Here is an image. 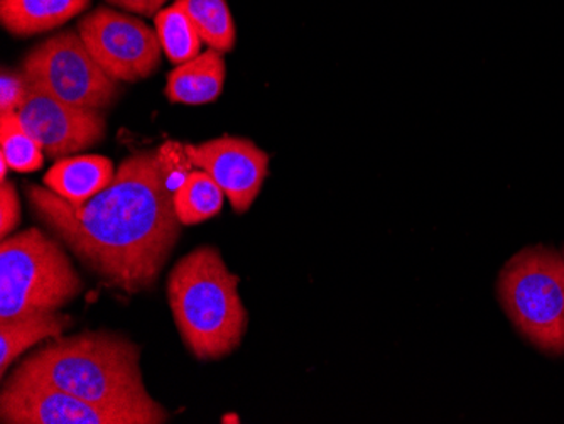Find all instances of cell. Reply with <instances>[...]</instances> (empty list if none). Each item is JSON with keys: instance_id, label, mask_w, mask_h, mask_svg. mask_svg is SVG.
<instances>
[{"instance_id": "cell-1", "label": "cell", "mask_w": 564, "mask_h": 424, "mask_svg": "<svg viewBox=\"0 0 564 424\" xmlns=\"http://www.w3.org/2000/svg\"><path fill=\"white\" fill-rule=\"evenodd\" d=\"M24 192L34 217L101 281L127 294L156 284L182 233L158 149L126 157L113 182L80 207L43 186Z\"/></svg>"}, {"instance_id": "cell-2", "label": "cell", "mask_w": 564, "mask_h": 424, "mask_svg": "<svg viewBox=\"0 0 564 424\" xmlns=\"http://www.w3.org/2000/svg\"><path fill=\"white\" fill-rule=\"evenodd\" d=\"M141 348L112 331L59 337L25 357L18 372L104 406L160 410L142 381Z\"/></svg>"}, {"instance_id": "cell-3", "label": "cell", "mask_w": 564, "mask_h": 424, "mask_svg": "<svg viewBox=\"0 0 564 424\" xmlns=\"http://www.w3.org/2000/svg\"><path fill=\"white\" fill-rule=\"evenodd\" d=\"M239 284L214 246L198 247L171 269L167 302L183 344L196 359L220 360L242 345L249 315Z\"/></svg>"}, {"instance_id": "cell-4", "label": "cell", "mask_w": 564, "mask_h": 424, "mask_svg": "<svg viewBox=\"0 0 564 424\" xmlns=\"http://www.w3.org/2000/svg\"><path fill=\"white\" fill-rule=\"evenodd\" d=\"M497 294L516 330L550 356H564V261L553 247L529 246L500 269Z\"/></svg>"}, {"instance_id": "cell-5", "label": "cell", "mask_w": 564, "mask_h": 424, "mask_svg": "<svg viewBox=\"0 0 564 424\" xmlns=\"http://www.w3.org/2000/svg\"><path fill=\"white\" fill-rule=\"evenodd\" d=\"M84 286L62 243L43 230L31 227L2 239L0 319L63 308Z\"/></svg>"}, {"instance_id": "cell-6", "label": "cell", "mask_w": 564, "mask_h": 424, "mask_svg": "<svg viewBox=\"0 0 564 424\" xmlns=\"http://www.w3.org/2000/svg\"><path fill=\"white\" fill-rule=\"evenodd\" d=\"M31 87L69 106L106 112L119 100V81L95 62L76 30H65L31 50L22 59Z\"/></svg>"}, {"instance_id": "cell-7", "label": "cell", "mask_w": 564, "mask_h": 424, "mask_svg": "<svg viewBox=\"0 0 564 424\" xmlns=\"http://www.w3.org/2000/svg\"><path fill=\"white\" fill-rule=\"evenodd\" d=\"M0 421L6 424H163L164 407L104 406L14 372L0 392Z\"/></svg>"}, {"instance_id": "cell-8", "label": "cell", "mask_w": 564, "mask_h": 424, "mask_svg": "<svg viewBox=\"0 0 564 424\" xmlns=\"http://www.w3.org/2000/svg\"><path fill=\"white\" fill-rule=\"evenodd\" d=\"M76 31L98 66L119 84H138L161 68L156 28L135 15L100 6L78 21Z\"/></svg>"}, {"instance_id": "cell-9", "label": "cell", "mask_w": 564, "mask_h": 424, "mask_svg": "<svg viewBox=\"0 0 564 424\" xmlns=\"http://www.w3.org/2000/svg\"><path fill=\"white\" fill-rule=\"evenodd\" d=\"M18 117L22 128L40 142L51 160L75 156L95 148L107 134L106 113L69 106L31 85Z\"/></svg>"}, {"instance_id": "cell-10", "label": "cell", "mask_w": 564, "mask_h": 424, "mask_svg": "<svg viewBox=\"0 0 564 424\" xmlns=\"http://www.w3.org/2000/svg\"><path fill=\"white\" fill-rule=\"evenodd\" d=\"M193 166L207 171L236 214H246L269 176V154L249 139L221 135L203 144H185Z\"/></svg>"}, {"instance_id": "cell-11", "label": "cell", "mask_w": 564, "mask_h": 424, "mask_svg": "<svg viewBox=\"0 0 564 424\" xmlns=\"http://www.w3.org/2000/svg\"><path fill=\"white\" fill-rule=\"evenodd\" d=\"M112 161L98 154L68 156L51 166L44 176V186L62 196L68 204H87L88 199L106 189L116 178Z\"/></svg>"}, {"instance_id": "cell-12", "label": "cell", "mask_w": 564, "mask_h": 424, "mask_svg": "<svg viewBox=\"0 0 564 424\" xmlns=\"http://www.w3.org/2000/svg\"><path fill=\"white\" fill-rule=\"evenodd\" d=\"M227 65L224 53L208 47L207 52L177 65L167 73L166 94L171 104L203 106L217 100L224 90Z\"/></svg>"}, {"instance_id": "cell-13", "label": "cell", "mask_w": 564, "mask_h": 424, "mask_svg": "<svg viewBox=\"0 0 564 424\" xmlns=\"http://www.w3.org/2000/svg\"><path fill=\"white\" fill-rule=\"evenodd\" d=\"M90 4L91 0H0V22L12 36H36L65 26Z\"/></svg>"}, {"instance_id": "cell-14", "label": "cell", "mask_w": 564, "mask_h": 424, "mask_svg": "<svg viewBox=\"0 0 564 424\" xmlns=\"http://www.w3.org/2000/svg\"><path fill=\"white\" fill-rule=\"evenodd\" d=\"M73 319L58 309L28 312L0 319V373L4 376L19 356L47 338H59Z\"/></svg>"}, {"instance_id": "cell-15", "label": "cell", "mask_w": 564, "mask_h": 424, "mask_svg": "<svg viewBox=\"0 0 564 424\" xmlns=\"http://www.w3.org/2000/svg\"><path fill=\"white\" fill-rule=\"evenodd\" d=\"M154 28L164 55L173 65H183L202 55L203 41L195 22L177 2L158 12Z\"/></svg>"}, {"instance_id": "cell-16", "label": "cell", "mask_w": 564, "mask_h": 424, "mask_svg": "<svg viewBox=\"0 0 564 424\" xmlns=\"http://www.w3.org/2000/svg\"><path fill=\"white\" fill-rule=\"evenodd\" d=\"M224 196L207 171H192L185 185L173 195L174 210L183 226H198L220 214Z\"/></svg>"}, {"instance_id": "cell-17", "label": "cell", "mask_w": 564, "mask_h": 424, "mask_svg": "<svg viewBox=\"0 0 564 424\" xmlns=\"http://www.w3.org/2000/svg\"><path fill=\"white\" fill-rule=\"evenodd\" d=\"M195 22L203 44L220 53L236 47L237 30L227 0H176Z\"/></svg>"}, {"instance_id": "cell-18", "label": "cell", "mask_w": 564, "mask_h": 424, "mask_svg": "<svg viewBox=\"0 0 564 424\" xmlns=\"http://www.w3.org/2000/svg\"><path fill=\"white\" fill-rule=\"evenodd\" d=\"M0 156L18 173H33L43 167V148L22 128L18 113L0 116Z\"/></svg>"}, {"instance_id": "cell-19", "label": "cell", "mask_w": 564, "mask_h": 424, "mask_svg": "<svg viewBox=\"0 0 564 424\" xmlns=\"http://www.w3.org/2000/svg\"><path fill=\"white\" fill-rule=\"evenodd\" d=\"M158 164H160L161 178L171 195L182 188L192 174L193 163L182 142H164L158 149Z\"/></svg>"}, {"instance_id": "cell-20", "label": "cell", "mask_w": 564, "mask_h": 424, "mask_svg": "<svg viewBox=\"0 0 564 424\" xmlns=\"http://www.w3.org/2000/svg\"><path fill=\"white\" fill-rule=\"evenodd\" d=\"M30 95V81L24 73L2 69L0 77V116L18 113Z\"/></svg>"}, {"instance_id": "cell-21", "label": "cell", "mask_w": 564, "mask_h": 424, "mask_svg": "<svg viewBox=\"0 0 564 424\" xmlns=\"http://www.w3.org/2000/svg\"><path fill=\"white\" fill-rule=\"evenodd\" d=\"M19 224H21V202H19L14 183L6 180L0 185V236L2 239L11 236Z\"/></svg>"}, {"instance_id": "cell-22", "label": "cell", "mask_w": 564, "mask_h": 424, "mask_svg": "<svg viewBox=\"0 0 564 424\" xmlns=\"http://www.w3.org/2000/svg\"><path fill=\"white\" fill-rule=\"evenodd\" d=\"M107 4L113 8L123 9L131 14L156 18L158 12L163 11L170 0H106Z\"/></svg>"}, {"instance_id": "cell-23", "label": "cell", "mask_w": 564, "mask_h": 424, "mask_svg": "<svg viewBox=\"0 0 564 424\" xmlns=\"http://www.w3.org/2000/svg\"><path fill=\"white\" fill-rule=\"evenodd\" d=\"M561 256H563V261H564V247H563V251H561Z\"/></svg>"}]
</instances>
